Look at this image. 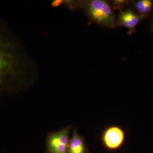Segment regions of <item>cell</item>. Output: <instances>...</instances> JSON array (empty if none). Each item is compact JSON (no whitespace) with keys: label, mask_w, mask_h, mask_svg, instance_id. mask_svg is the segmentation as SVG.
<instances>
[{"label":"cell","mask_w":153,"mask_h":153,"mask_svg":"<svg viewBox=\"0 0 153 153\" xmlns=\"http://www.w3.org/2000/svg\"><path fill=\"white\" fill-rule=\"evenodd\" d=\"M37 70L13 32L0 19V94L16 93L31 85Z\"/></svg>","instance_id":"1"},{"label":"cell","mask_w":153,"mask_h":153,"mask_svg":"<svg viewBox=\"0 0 153 153\" xmlns=\"http://www.w3.org/2000/svg\"><path fill=\"white\" fill-rule=\"evenodd\" d=\"M88 19L105 29L117 27L116 18L110 1L105 0L81 1V7Z\"/></svg>","instance_id":"2"},{"label":"cell","mask_w":153,"mask_h":153,"mask_svg":"<svg viewBox=\"0 0 153 153\" xmlns=\"http://www.w3.org/2000/svg\"><path fill=\"white\" fill-rule=\"evenodd\" d=\"M72 128V126H67L49 133L46 138L47 153H67Z\"/></svg>","instance_id":"3"},{"label":"cell","mask_w":153,"mask_h":153,"mask_svg":"<svg viewBox=\"0 0 153 153\" xmlns=\"http://www.w3.org/2000/svg\"><path fill=\"white\" fill-rule=\"evenodd\" d=\"M100 140L102 146L110 151L119 150L123 146L126 140L125 131L116 125L107 127L102 132Z\"/></svg>","instance_id":"4"},{"label":"cell","mask_w":153,"mask_h":153,"mask_svg":"<svg viewBox=\"0 0 153 153\" xmlns=\"http://www.w3.org/2000/svg\"><path fill=\"white\" fill-rule=\"evenodd\" d=\"M142 20L130 9L120 11L116 17L117 27L126 28L129 35H131L136 31L137 26L142 22Z\"/></svg>","instance_id":"5"},{"label":"cell","mask_w":153,"mask_h":153,"mask_svg":"<svg viewBox=\"0 0 153 153\" xmlns=\"http://www.w3.org/2000/svg\"><path fill=\"white\" fill-rule=\"evenodd\" d=\"M127 7L143 21L149 18L153 13V0L129 1Z\"/></svg>","instance_id":"6"},{"label":"cell","mask_w":153,"mask_h":153,"mask_svg":"<svg viewBox=\"0 0 153 153\" xmlns=\"http://www.w3.org/2000/svg\"><path fill=\"white\" fill-rule=\"evenodd\" d=\"M67 153H89L85 138L81 136L76 128H72Z\"/></svg>","instance_id":"7"},{"label":"cell","mask_w":153,"mask_h":153,"mask_svg":"<svg viewBox=\"0 0 153 153\" xmlns=\"http://www.w3.org/2000/svg\"><path fill=\"white\" fill-rule=\"evenodd\" d=\"M114 11L120 10H123L126 7H128L129 1L128 0H113L110 1Z\"/></svg>","instance_id":"8"},{"label":"cell","mask_w":153,"mask_h":153,"mask_svg":"<svg viewBox=\"0 0 153 153\" xmlns=\"http://www.w3.org/2000/svg\"><path fill=\"white\" fill-rule=\"evenodd\" d=\"M148 29L153 35V13L149 17V20L147 25Z\"/></svg>","instance_id":"9"}]
</instances>
